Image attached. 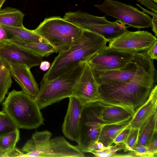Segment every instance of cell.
Masks as SVG:
<instances>
[{"instance_id":"cell-14","label":"cell","mask_w":157,"mask_h":157,"mask_svg":"<svg viewBox=\"0 0 157 157\" xmlns=\"http://www.w3.org/2000/svg\"><path fill=\"white\" fill-rule=\"evenodd\" d=\"M0 57L14 62L30 68L40 66L43 57L23 50L14 45L6 43L0 47Z\"/></svg>"},{"instance_id":"cell-13","label":"cell","mask_w":157,"mask_h":157,"mask_svg":"<svg viewBox=\"0 0 157 157\" xmlns=\"http://www.w3.org/2000/svg\"><path fill=\"white\" fill-rule=\"evenodd\" d=\"M69 98V104L62 125V131L67 138L77 142L79 133L81 112L84 104L74 96Z\"/></svg>"},{"instance_id":"cell-24","label":"cell","mask_w":157,"mask_h":157,"mask_svg":"<svg viewBox=\"0 0 157 157\" xmlns=\"http://www.w3.org/2000/svg\"><path fill=\"white\" fill-rule=\"evenodd\" d=\"M11 76L8 63L0 57V104L11 86Z\"/></svg>"},{"instance_id":"cell-4","label":"cell","mask_w":157,"mask_h":157,"mask_svg":"<svg viewBox=\"0 0 157 157\" xmlns=\"http://www.w3.org/2000/svg\"><path fill=\"white\" fill-rule=\"evenodd\" d=\"M51 133L45 130L36 131L21 150L24 157H75L85 155L77 146L73 145L63 136L51 139Z\"/></svg>"},{"instance_id":"cell-38","label":"cell","mask_w":157,"mask_h":157,"mask_svg":"<svg viewBox=\"0 0 157 157\" xmlns=\"http://www.w3.org/2000/svg\"><path fill=\"white\" fill-rule=\"evenodd\" d=\"M6 0H0V10Z\"/></svg>"},{"instance_id":"cell-35","label":"cell","mask_w":157,"mask_h":157,"mask_svg":"<svg viewBox=\"0 0 157 157\" xmlns=\"http://www.w3.org/2000/svg\"><path fill=\"white\" fill-rule=\"evenodd\" d=\"M40 68L43 71H46L49 69L51 65L50 63L46 61H42L40 65Z\"/></svg>"},{"instance_id":"cell-1","label":"cell","mask_w":157,"mask_h":157,"mask_svg":"<svg viewBox=\"0 0 157 157\" xmlns=\"http://www.w3.org/2000/svg\"><path fill=\"white\" fill-rule=\"evenodd\" d=\"M136 74L128 82L105 83L99 86V101L107 104L128 107L136 111L147 100L156 81L153 60L146 51L134 54Z\"/></svg>"},{"instance_id":"cell-26","label":"cell","mask_w":157,"mask_h":157,"mask_svg":"<svg viewBox=\"0 0 157 157\" xmlns=\"http://www.w3.org/2000/svg\"><path fill=\"white\" fill-rule=\"evenodd\" d=\"M17 129L9 116L3 111H0V137Z\"/></svg>"},{"instance_id":"cell-2","label":"cell","mask_w":157,"mask_h":157,"mask_svg":"<svg viewBox=\"0 0 157 157\" xmlns=\"http://www.w3.org/2000/svg\"><path fill=\"white\" fill-rule=\"evenodd\" d=\"M107 42L102 36L84 30L81 39L78 43L68 50L59 53L55 58L42 80L49 82L81 63L87 62L105 46Z\"/></svg>"},{"instance_id":"cell-32","label":"cell","mask_w":157,"mask_h":157,"mask_svg":"<svg viewBox=\"0 0 157 157\" xmlns=\"http://www.w3.org/2000/svg\"><path fill=\"white\" fill-rule=\"evenodd\" d=\"M107 147H104L101 143L97 141L90 146L87 152L91 153L94 155Z\"/></svg>"},{"instance_id":"cell-33","label":"cell","mask_w":157,"mask_h":157,"mask_svg":"<svg viewBox=\"0 0 157 157\" xmlns=\"http://www.w3.org/2000/svg\"><path fill=\"white\" fill-rule=\"evenodd\" d=\"M157 40L146 51L147 55L152 59H157Z\"/></svg>"},{"instance_id":"cell-19","label":"cell","mask_w":157,"mask_h":157,"mask_svg":"<svg viewBox=\"0 0 157 157\" xmlns=\"http://www.w3.org/2000/svg\"><path fill=\"white\" fill-rule=\"evenodd\" d=\"M6 43L13 44L26 51L42 57L48 56L54 53H57L54 47L48 43L29 42L13 36L9 38Z\"/></svg>"},{"instance_id":"cell-18","label":"cell","mask_w":157,"mask_h":157,"mask_svg":"<svg viewBox=\"0 0 157 157\" xmlns=\"http://www.w3.org/2000/svg\"><path fill=\"white\" fill-rule=\"evenodd\" d=\"M135 112L129 107L103 103L101 118L105 124H113L132 118Z\"/></svg>"},{"instance_id":"cell-21","label":"cell","mask_w":157,"mask_h":157,"mask_svg":"<svg viewBox=\"0 0 157 157\" xmlns=\"http://www.w3.org/2000/svg\"><path fill=\"white\" fill-rule=\"evenodd\" d=\"M157 132V111L149 117L139 129L137 143L147 147Z\"/></svg>"},{"instance_id":"cell-37","label":"cell","mask_w":157,"mask_h":157,"mask_svg":"<svg viewBox=\"0 0 157 157\" xmlns=\"http://www.w3.org/2000/svg\"><path fill=\"white\" fill-rule=\"evenodd\" d=\"M136 4L142 10L143 12H144L145 13H146L148 14L151 16H152V17H153V18H154V19H157V14H156L154 13H153L152 12H151L150 11H149L147 10L146 9L142 7L141 6H140V5H139V4Z\"/></svg>"},{"instance_id":"cell-8","label":"cell","mask_w":157,"mask_h":157,"mask_svg":"<svg viewBox=\"0 0 157 157\" xmlns=\"http://www.w3.org/2000/svg\"><path fill=\"white\" fill-rule=\"evenodd\" d=\"M103 103L97 101L84 104L81 114L78 146L83 153L98 141L102 127L105 124L101 118Z\"/></svg>"},{"instance_id":"cell-31","label":"cell","mask_w":157,"mask_h":157,"mask_svg":"<svg viewBox=\"0 0 157 157\" xmlns=\"http://www.w3.org/2000/svg\"><path fill=\"white\" fill-rule=\"evenodd\" d=\"M136 0L157 14V2L153 0Z\"/></svg>"},{"instance_id":"cell-22","label":"cell","mask_w":157,"mask_h":157,"mask_svg":"<svg viewBox=\"0 0 157 157\" xmlns=\"http://www.w3.org/2000/svg\"><path fill=\"white\" fill-rule=\"evenodd\" d=\"M24 14L20 10L11 7L0 10V25L19 27L24 26Z\"/></svg>"},{"instance_id":"cell-23","label":"cell","mask_w":157,"mask_h":157,"mask_svg":"<svg viewBox=\"0 0 157 157\" xmlns=\"http://www.w3.org/2000/svg\"><path fill=\"white\" fill-rule=\"evenodd\" d=\"M2 26L8 34L22 40L38 43H48L47 41L36 33L34 30L27 29L24 26L16 27L6 25Z\"/></svg>"},{"instance_id":"cell-7","label":"cell","mask_w":157,"mask_h":157,"mask_svg":"<svg viewBox=\"0 0 157 157\" xmlns=\"http://www.w3.org/2000/svg\"><path fill=\"white\" fill-rule=\"evenodd\" d=\"M63 18L84 30L102 36L108 42L125 32L129 27L118 20L111 22L105 16H95L80 11L66 13Z\"/></svg>"},{"instance_id":"cell-17","label":"cell","mask_w":157,"mask_h":157,"mask_svg":"<svg viewBox=\"0 0 157 157\" xmlns=\"http://www.w3.org/2000/svg\"><path fill=\"white\" fill-rule=\"evenodd\" d=\"M157 86L154 85L146 101L136 111L129 126L140 129L147 120L157 111Z\"/></svg>"},{"instance_id":"cell-28","label":"cell","mask_w":157,"mask_h":157,"mask_svg":"<svg viewBox=\"0 0 157 157\" xmlns=\"http://www.w3.org/2000/svg\"><path fill=\"white\" fill-rule=\"evenodd\" d=\"M147 148V157H157V132L155 134Z\"/></svg>"},{"instance_id":"cell-6","label":"cell","mask_w":157,"mask_h":157,"mask_svg":"<svg viewBox=\"0 0 157 157\" xmlns=\"http://www.w3.org/2000/svg\"><path fill=\"white\" fill-rule=\"evenodd\" d=\"M83 63L49 82L41 81L39 92L34 97L40 109L72 95L74 85L81 73Z\"/></svg>"},{"instance_id":"cell-34","label":"cell","mask_w":157,"mask_h":157,"mask_svg":"<svg viewBox=\"0 0 157 157\" xmlns=\"http://www.w3.org/2000/svg\"><path fill=\"white\" fill-rule=\"evenodd\" d=\"M9 39L8 33L0 25V47L6 43Z\"/></svg>"},{"instance_id":"cell-20","label":"cell","mask_w":157,"mask_h":157,"mask_svg":"<svg viewBox=\"0 0 157 157\" xmlns=\"http://www.w3.org/2000/svg\"><path fill=\"white\" fill-rule=\"evenodd\" d=\"M132 119L117 123L105 124L101 130L98 142L101 143L105 147L112 145L118 135L129 125Z\"/></svg>"},{"instance_id":"cell-15","label":"cell","mask_w":157,"mask_h":157,"mask_svg":"<svg viewBox=\"0 0 157 157\" xmlns=\"http://www.w3.org/2000/svg\"><path fill=\"white\" fill-rule=\"evenodd\" d=\"M8 63L13 78L27 94L35 97L39 88L29 67L14 62L4 60Z\"/></svg>"},{"instance_id":"cell-25","label":"cell","mask_w":157,"mask_h":157,"mask_svg":"<svg viewBox=\"0 0 157 157\" xmlns=\"http://www.w3.org/2000/svg\"><path fill=\"white\" fill-rule=\"evenodd\" d=\"M19 139V129L1 136L0 137V151L6 152L14 149Z\"/></svg>"},{"instance_id":"cell-11","label":"cell","mask_w":157,"mask_h":157,"mask_svg":"<svg viewBox=\"0 0 157 157\" xmlns=\"http://www.w3.org/2000/svg\"><path fill=\"white\" fill-rule=\"evenodd\" d=\"M134 54L106 45L87 62L92 68L98 70L119 69L124 67L131 62Z\"/></svg>"},{"instance_id":"cell-29","label":"cell","mask_w":157,"mask_h":157,"mask_svg":"<svg viewBox=\"0 0 157 157\" xmlns=\"http://www.w3.org/2000/svg\"><path fill=\"white\" fill-rule=\"evenodd\" d=\"M131 127L129 125L123 130L117 136L113 141V143L118 144L123 143L125 141Z\"/></svg>"},{"instance_id":"cell-3","label":"cell","mask_w":157,"mask_h":157,"mask_svg":"<svg viewBox=\"0 0 157 157\" xmlns=\"http://www.w3.org/2000/svg\"><path fill=\"white\" fill-rule=\"evenodd\" d=\"M2 109L19 128L36 129L44 124V119L34 97L22 91L9 92Z\"/></svg>"},{"instance_id":"cell-9","label":"cell","mask_w":157,"mask_h":157,"mask_svg":"<svg viewBox=\"0 0 157 157\" xmlns=\"http://www.w3.org/2000/svg\"><path fill=\"white\" fill-rule=\"evenodd\" d=\"M106 15L117 19L129 27L140 29L151 26L152 18L143 11L129 5L112 0H104L101 4H95Z\"/></svg>"},{"instance_id":"cell-10","label":"cell","mask_w":157,"mask_h":157,"mask_svg":"<svg viewBox=\"0 0 157 157\" xmlns=\"http://www.w3.org/2000/svg\"><path fill=\"white\" fill-rule=\"evenodd\" d=\"M157 40L156 37L148 31L127 30L109 42L108 46L119 50L135 54L146 51Z\"/></svg>"},{"instance_id":"cell-30","label":"cell","mask_w":157,"mask_h":157,"mask_svg":"<svg viewBox=\"0 0 157 157\" xmlns=\"http://www.w3.org/2000/svg\"><path fill=\"white\" fill-rule=\"evenodd\" d=\"M147 147L137 144L132 151L135 157H147Z\"/></svg>"},{"instance_id":"cell-12","label":"cell","mask_w":157,"mask_h":157,"mask_svg":"<svg viewBox=\"0 0 157 157\" xmlns=\"http://www.w3.org/2000/svg\"><path fill=\"white\" fill-rule=\"evenodd\" d=\"M99 86L91 67L87 62L84 63L74 85L72 95L84 104L99 101Z\"/></svg>"},{"instance_id":"cell-16","label":"cell","mask_w":157,"mask_h":157,"mask_svg":"<svg viewBox=\"0 0 157 157\" xmlns=\"http://www.w3.org/2000/svg\"><path fill=\"white\" fill-rule=\"evenodd\" d=\"M92 69L96 80L99 85L105 83L124 82L129 81L136 74V66L133 58L131 62L122 69L106 71Z\"/></svg>"},{"instance_id":"cell-36","label":"cell","mask_w":157,"mask_h":157,"mask_svg":"<svg viewBox=\"0 0 157 157\" xmlns=\"http://www.w3.org/2000/svg\"><path fill=\"white\" fill-rule=\"evenodd\" d=\"M151 25L152 30L155 34V37L157 36V19L152 18L151 20Z\"/></svg>"},{"instance_id":"cell-39","label":"cell","mask_w":157,"mask_h":157,"mask_svg":"<svg viewBox=\"0 0 157 157\" xmlns=\"http://www.w3.org/2000/svg\"><path fill=\"white\" fill-rule=\"evenodd\" d=\"M153 1H155L156 2H157V0H153Z\"/></svg>"},{"instance_id":"cell-27","label":"cell","mask_w":157,"mask_h":157,"mask_svg":"<svg viewBox=\"0 0 157 157\" xmlns=\"http://www.w3.org/2000/svg\"><path fill=\"white\" fill-rule=\"evenodd\" d=\"M139 129L131 128L125 141L123 143L126 151H132L137 144Z\"/></svg>"},{"instance_id":"cell-5","label":"cell","mask_w":157,"mask_h":157,"mask_svg":"<svg viewBox=\"0 0 157 157\" xmlns=\"http://www.w3.org/2000/svg\"><path fill=\"white\" fill-rule=\"evenodd\" d=\"M34 30L59 53L68 50L78 43L84 31L81 28L59 17L45 18Z\"/></svg>"}]
</instances>
